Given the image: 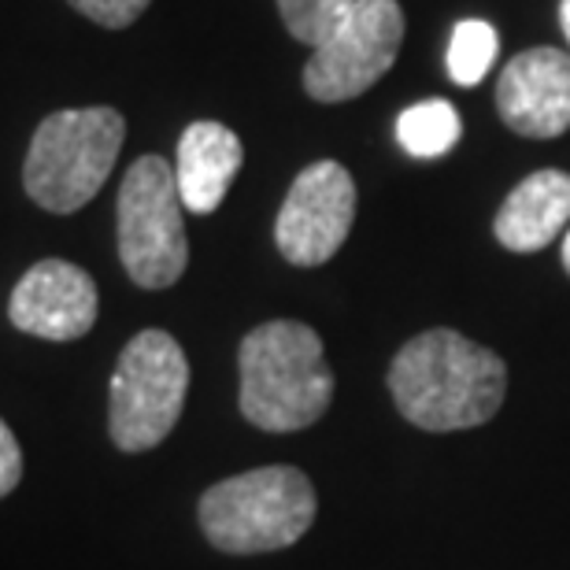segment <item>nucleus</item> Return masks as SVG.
<instances>
[{"instance_id": "dca6fc26", "label": "nucleus", "mask_w": 570, "mask_h": 570, "mask_svg": "<svg viewBox=\"0 0 570 570\" xmlns=\"http://www.w3.org/2000/svg\"><path fill=\"white\" fill-rule=\"evenodd\" d=\"M67 4H71L78 16H86L89 22H97V27L122 30V27H130V22H138L153 0H67Z\"/></svg>"}, {"instance_id": "f8f14e48", "label": "nucleus", "mask_w": 570, "mask_h": 570, "mask_svg": "<svg viewBox=\"0 0 570 570\" xmlns=\"http://www.w3.org/2000/svg\"><path fill=\"white\" fill-rule=\"evenodd\" d=\"M570 226V175L538 170L522 178L511 197L500 204L493 234L511 253H538L552 245Z\"/></svg>"}, {"instance_id": "423d86ee", "label": "nucleus", "mask_w": 570, "mask_h": 570, "mask_svg": "<svg viewBox=\"0 0 570 570\" xmlns=\"http://www.w3.org/2000/svg\"><path fill=\"white\" fill-rule=\"evenodd\" d=\"M175 167L164 156L134 159L122 175L116 215H119V259L141 289H167L186 275L189 242Z\"/></svg>"}, {"instance_id": "f03ea898", "label": "nucleus", "mask_w": 570, "mask_h": 570, "mask_svg": "<svg viewBox=\"0 0 570 570\" xmlns=\"http://www.w3.org/2000/svg\"><path fill=\"white\" fill-rule=\"evenodd\" d=\"M242 415L267 433H293L318 423L334 401V371L312 326L275 318L245 334Z\"/></svg>"}, {"instance_id": "2eb2a0df", "label": "nucleus", "mask_w": 570, "mask_h": 570, "mask_svg": "<svg viewBox=\"0 0 570 570\" xmlns=\"http://www.w3.org/2000/svg\"><path fill=\"white\" fill-rule=\"evenodd\" d=\"M356 0H278L285 30L293 33L301 45H323L330 33L337 30V22L348 16Z\"/></svg>"}, {"instance_id": "0eeeda50", "label": "nucleus", "mask_w": 570, "mask_h": 570, "mask_svg": "<svg viewBox=\"0 0 570 570\" xmlns=\"http://www.w3.org/2000/svg\"><path fill=\"white\" fill-rule=\"evenodd\" d=\"M404 41V11L396 0H356L304 67V89L318 105H341L390 71Z\"/></svg>"}, {"instance_id": "ddd939ff", "label": "nucleus", "mask_w": 570, "mask_h": 570, "mask_svg": "<svg viewBox=\"0 0 570 570\" xmlns=\"http://www.w3.org/2000/svg\"><path fill=\"white\" fill-rule=\"evenodd\" d=\"M460 134H463L460 111L449 100H423V105L401 111V119H396V141H401L407 156L419 159L444 156L460 141Z\"/></svg>"}, {"instance_id": "f257e3e1", "label": "nucleus", "mask_w": 570, "mask_h": 570, "mask_svg": "<svg viewBox=\"0 0 570 570\" xmlns=\"http://www.w3.org/2000/svg\"><path fill=\"white\" fill-rule=\"evenodd\" d=\"M390 390L407 423L433 433L471 430L500 412L508 367L493 348L455 330H426L393 360Z\"/></svg>"}, {"instance_id": "f3484780", "label": "nucleus", "mask_w": 570, "mask_h": 570, "mask_svg": "<svg viewBox=\"0 0 570 570\" xmlns=\"http://www.w3.org/2000/svg\"><path fill=\"white\" fill-rule=\"evenodd\" d=\"M19 482H22V449H19L16 433H11V426L0 419V500H4Z\"/></svg>"}, {"instance_id": "4468645a", "label": "nucleus", "mask_w": 570, "mask_h": 570, "mask_svg": "<svg viewBox=\"0 0 570 570\" xmlns=\"http://www.w3.org/2000/svg\"><path fill=\"white\" fill-rule=\"evenodd\" d=\"M497 49H500V41H497V30L489 27V22L463 19L460 27H455L452 45H449V75L463 89L478 86L489 71H493Z\"/></svg>"}, {"instance_id": "9b49d317", "label": "nucleus", "mask_w": 570, "mask_h": 570, "mask_svg": "<svg viewBox=\"0 0 570 570\" xmlns=\"http://www.w3.org/2000/svg\"><path fill=\"white\" fill-rule=\"evenodd\" d=\"M242 159H245L242 138L230 127L212 119H200L186 127L178 141V167H175L186 212L212 215L219 208L234 186L237 170H242Z\"/></svg>"}, {"instance_id": "1a4fd4ad", "label": "nucleus", "mask_w": 570, "mask_h": 570, "mask_svg": "<svg viewBox=\"0 0 570 570\" xmlns=\"http://www.w3.org/2000/svg\"><path fill=\"white\" fill-rule=\"evenodd\" d=\"M97 282L67 259H41L16 282L11 326L45 341H78L97 323Z\"/></svg>"}, {"instance_id": "9d476101", "label": "nucleus", "mask_w": 570, "mask_h": 570, "mask_svg": "<svg viewBox=\"0 0 570 570\" xmlns=\"http://www.w3.org/2000/svg\"><path fill=\"white\" fill-rule=\"evenodd\" d=\"M500 119L522 138H560L570 130V56L560 49H527L500 71Z\"/></svg>"}, {"instance_id": "6e6552de", "label": "nucleus", "mask_w": 570, "mask_h": 570, "mask_svg": "<svg viewBox=\"0 0 570 570\" xmlns=\"http://www.w3.org/2000/svg\"><path fill=\"white\" fill-rule=\"evenodd\" d=\"M356 219V181L334 159H318L293 178L275 223L278 253L293 267H318L337 256Z\"/></svg>"}, {"instance_id": "6ab92c4d", "label": "nucleus", "mask_w": 570, "mask_h": 570, "mask_svg": "<svg viewBox=\"0 0 570 570\" xmlns=\"http://www.w3.org/2000/svg\"><path fill=\"white\" fill-rule=\"evenodd\" d=\"M563 267L570 271V230H567V237H563Z\"/></svg>"}, {"instance_id": "7ed1b4c3", "label": "nucleus", "mask_w": 570, "mask_h": 570, "mask_svg": "<svg viewBox=\"0 0 570 570\" xmlns=\"http://www.w3.org/2000/svg\"><path fill=\"white\" fill-rule=\"evenodd\" d=\"M315 489L296 466H259L212 485L200 497V530L219 552L259 556L289 549L312 530Z\"/></svg>"}, {"instance_id": "39448f33", "label": "nucleus", "mask_w": 570, "mask_h": 570, "mask_svg": "<svg viewBox=\"0 0 570 570\" xmlns=\"http://www.w3.org/2000/svg\"><path fill=\"white\" fill-rule=\"evenodd\" d=\"M189 393V360L167 330H141L119 352L108 390V433L122 452H148L175 430Z\"/></svg>"}, {"instance_id": "a211bd4d", "label": "nucleus", "mask_w": 570, "mask_h": 570, "mask_svg": "<svg viewBox=\"0 0 570 570\" xmlns=\"http://www.w3.org/2000/svg\"><path fill=\"white\" fill-rule=\"evenodd\" d=\"M560 27H563L567 41H570V0H560Z\"/></svg>"}, {"instance_id": "20e7f679", "label": "nucleus", "mask_w": 570, "mask_h": 570, "mask_svg": "<svg viewBox=\"0 0 570 570\" xmlns=\"http://www.w3.org/2000/svg\"><path fill=\"white\" fill-rule=\"evenodd\" d=\"M127 119L116 108H67L41 119L22 164V189L45 212L75 215L116 170Z\"/></svg>"}]
</instances>
